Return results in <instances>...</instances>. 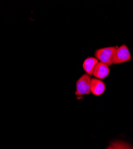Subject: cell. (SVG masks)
I'll return each mask as SVG.
<instances>
[{
  "label": "cell",
  "instance_id": "cell-8",
  "mask_svg": "<svg viewBox=\"0 0 133 149\" xmlns=\"http://www.w3.org/2000/svg\"><path fill=\"white\" fill-rule=\"evenodd\" d=\"M107 149H112V147H111V146H110V145L108 147V148H107Z\"/></svg>",
  "mask_w": 133,
  "mask_h": 149
},
{
  "label": "cell",
  "instance_id": "cell-2",
  "mask_svg": "<svg viewBox=\"0 0 133 149\" xmlns=\"http://www.w3.org/2000/svg\"><path fill=\"white\" fill-rule=\"evenodd\" d=\"M91 78L89 74L85 73L77 81L76 90L75 94L77 96L88 95L91 93Z\"/></svg>",
  "mask_w": 133,
  "mask_h": 149
},
{
  "label": "cell",
  "instance_id": "cell-4",
  "mask_svg": "<svg viewBox=\"0 0 133 149\" xmlns=\"http://www.w3.org/2000/svg\"><path fill=\"white\" fill-rule=\"evenodd\" d=\"M110 73V69L108 65L104 64L102 62H99L96 65L92 75L99 79H103L106 78Z\"/></svg>",
  "mask_w": 133,
  "mask_h": 149
},
{
  "label": "cell",
  "instance_id": "cell-1",
  "mask_svg": "<svg viewBox=\"0 0 133 149\" xmlns=\"http://www.w3.org/2000/svg\"><path fill=\"white\" fill-rule=\"evenodd\" d=\"M118 48V47H108L98 49L95 52V57L100 62L110 66L113 63L115 52Z\"/></svg>",
  "mask_w": 133,
  "mask_h": 149
},
{
  "label": "cell",
  "instance_id": "cell-7",
  "mask_svg": "<svg viewBox=\"0 0 133 149\" xmlns=\"http://www.w3.org/2000/svg\"><path fill=\"white\" fill-rule=\"evenodd\" d=\"M110 146L112 149H133L130 144L121 141H113L110 144Z\"/></svg>",
  "mask_w": 133,
  "mask_h": 149
},
{
  "label": "cell",
  "instance_id": "cell-6",
  "mask_svg": "<svg viewBox=\"0 0 133 149\" xmlns=\"http://www.w3.org/2000/svg\"><path fill=\"white\" fill-rule=\"evenodd\" d=\"M99 63V60L95 57H89L87 58L83 63V68L87 74L89 75L93 74L94 71Z\"/></svg>",
  "mask_w": 133,
  "mask_h": 149
},
{
  "label": "cell",
  "instance_id": "cell-5",
  "mask_svg": "<svg viewBox=\"0 0 133 149\" xmlns=\"http://www.w3.org/2000/svg\"><path fill=\"white\" fill-rule=\"evenodd\" d=\"M106 90V85L100 79L95 78L91 79V92L95 95L99 96L103 94Z\"/></svg>",
  "mask_w": 133,
  "mask_h": 149
},
{
  "label": "cell",
  "instance_id": "cell-3",
  "mask_svg": "<svg viewBox=\"0 0 133 149\" xmlns=\"http://www.w3.org/2000/svg\"><path fill=\"white\" fill-rule=\"evenodd\" d=\"M131 56L129 50L127 46L124 44L118 47L115 52L113 63V64H120L131 60Z\"/></svg>",
  "mask_w": 133,
  "mask_h": 149
}]
</instances>
